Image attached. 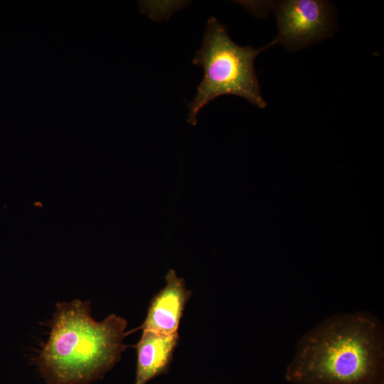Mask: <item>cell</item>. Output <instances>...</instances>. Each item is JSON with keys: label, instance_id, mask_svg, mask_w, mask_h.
<instances>
[{"label": "cell", "instance_id": "1", "mask_svg": "<svg viewBox=\"0 0 384 384\" xmlns=\"http://www.w3.org/2000/svg\"><path fill=\"white\" fill-rule=\"evenodd\" d=\"M292 384H384V326L369 311L331 315L298 340L284 373Z\"/></svg>", "mask_w": 384, "mask_h": 384}, {"label": "cell", "instance_id": "3", "mask_svg": "<svg viewBox=\"0 0 384 384\" xmlns=\"http://www.w3.org/2000/svg\"><path fill=\"white\" fill-rule=\"evenodd\" d=\"M271 46L270 43L259 48L240 46L231 39L216 18L210 17L202 46L193 59L194 65L203 68V77L188 105V122L195 125L201 109L225 95H236L259 108L265 107L254 63L260 52Z\"/></svg>", "mask_w": 384, "mask_h": 384}, {"label": "cell", "instance_id": "5", "mask_svg": "<svg viewBox=\"0 0 384 384\" xmlns=\"http://www.w3.org/2000/svg\"><path fill=\"white\" fill-rule=\"evenodd\" d=\"M166 285L151 300L146 316L137 330L148 331L160 334L178 333L186 305L191 296L185 280L170 270L166 275Z\"/></svg>", "mask_w": 384, "mask_h": 384}, {"label": "cell", "instance_id": "2", "mask_svg": "<svg viewBox=\"0 0 384 384\" xmlns=\"http://www.w3.org/2000/svg\"><path fill=\"white\" fill-rule=\"evenodd\" d=\"M90 301L58 302L35 364L47 384H89L120 360L127 346V320L110 314L101 321Z\"/></svg>", "mask_w": 384, "mask_h": 384}, {"label": "cell", "instance_id": "6", "mask_svg": "<svg viewBox=\"0 0 384 384\" xmlns=\"http://www.w3.org/2000/svg\"><path fill=\"white\" fill-rule=\"evenodd\" d=\"M178 341V333L165 335L143 331L139 341L134 346L137 351L134 384H146L166 373Z\"/></svg>", "mask_w": 384, "mask_h": 384}, {"label": "cell", "instance_id": "4", "mask_svg": "<svg viewBox=\"0 0 384 384\" xmlns=\"http://www.w3.org/2000/svg\"><path fill=\"white\" fill-rule=\"evenodd\" d=\"M278 34L270 43L289 50L307 48L329 37L334 27V11L323 0H287L275 4Z\"/></svg>", "mask_w": 384, "mask_h": 384}]
</instances>
